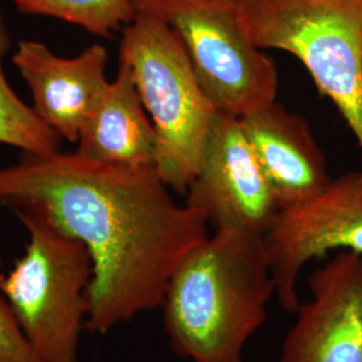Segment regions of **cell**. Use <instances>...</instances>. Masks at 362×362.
I'll use <instances>...</instances> for the list:
<instances>
[{
  "label": "cell",
  "instance_id": "cell-2",
  "mask_svg": "<svg viewBox=\"0 0 362 362\" xmlns=\"http://www.w3.org/2000/svg\"><path fill=\"white\" fill-rule=\"evenodd\" d=\"M274 296L264 233L215 230L169 281L161 306L169 345L191 362H243Z\"/></svg>",
  "mask_w": 362,
  "mask_h": 362
},
{
  "label": "cell",
  "instance_id": "cell-11",
  "mask_svg": "<svg viewBox=\"0 0 362 362\" xmlns=\"http://www.w3.org/2000/svg\"><path fill=\"white\" fill-rule=\"evenodd\" d=\"M239 121L281 209L310 199L332 180L303 117L274 101Z\"/></svg>",
  "mask_w": 362,
  "mask_h": 362
},
{
  "label": "cell",
  "instance_id": "cell-10",
  "mask_svg": "<svg viewBox=\"0 0 362 362\" xmlns=\"http://www.w3.org/2000/svg\"><path fill=\"white\" fill-rule=\"evenodd\" d=\"M13 62L31 90L35 115L59 137L77 143L107 82L104 46L94 43L74 58H62L42 42L21 40Z\"/></svg>",
  "mask_w": 362,
  "mask_h": 362
},
{
  "label": "cell",
  "instance_id": "cell-3",
  "mask_svg": "<svg viewBox=\"0 0 362 362\" xmlns=\"http://www.w3.org/2000/svg\"><path fill=\"white\" fill-rule=\"evenodd\" d=\"M119 62L129 67L155 127L157 173L170 189L187 192L219 110L200 86L177 33L153 15L136 13L122 28Z\"/></svg>",
  "mask_w": 362,
  "mask_h": 362
},
{
  "label": "cell",
  "instance_id": "cell-12",
  "mask_svg": "<svg viewBox=\"0 0 362 362\" xmlns=\"http://www.w3.org/2000/svg\"><path fill=\"white\" fill-rule=\"evenodd\" d=\"M78 155L91 161L119 167H156V130L136 88L129 67L119 62L113 81H107L86 118Z\"/></svg>",
  "mask_w": 362,
  "mask_h": 362
},
{
  "label": "cell",
  "instance_id": "cell-13",
  "mask_svg": "<svg viewBox=\"0 0 362 362\" xmlns=\"http://www.w3.org/2000/svg\"><path fill=\"white\" fill-rule=\"evenodd\" d=\"M10 47V35L0 13V144L11 145L25 155H49L58 151L59 136L25 104L4 74V55Z\"/></svg>",
  "mask_w": 362,
  "mask_h": 362
},
{
  "label": "cell",
  "instance_id": "cell-14",
  "mask_svg": "<svg viewBox=\"0 0 362 362\" xmlns=\"http://www.w3.org/2000/svg\"><path fill=\"white\" fill-rule=\"evenodd\" d=\"M21 13L50 16L110 37L136 16L134 0H13Z\"/></svg>",
  "mask_w": 362,
  "mask_h": 362
},
{
  "label": "cell",
  "instance_id": "cell-9",
  "mask_svg": "<svg viewBox=\"0 0 362 362\" xmlns=\"http://www.w3.org/2000/svg\"><path fill=\"white\" fill-rule=\"evenodd\" d=\"M281 362H362V254L339 251L309 281Z\"/></svg>",
  "mask_w": 362,
  "mask_h": 362
},
{
  "label": "cell",
  "instance_id": "cell-8",
  "mask_svg": "<svg viewBox=\"0 0 362 362\" xmlns=\"http://www.w3.org/2000/svg\"><path fill=\"white\" fill-rule=\"evenodd\" d=\"M185 204L215 230L266 233L281 208L247 141L239 118L220 113Z\"/></svg>",
  "mask_w": 362,
  "mask_h": 362
},
{
  "label": "cell",
  "instance_id": "cell-1",
  "mask_svg": "<svg viewBox=\"0 0 362 362\" xmlns=\"http://www.w3.org/2000/svg\"><path fill=\"white\" fill-rule=\"evenodd\" d=\"M156 167H119L59 151L0 169V203L42 215L93 260L86 327L104 334L163 306L172 275L208 220L170 196Z\"/></svg>",
  "mask_w": 362,
  "mask_h": 362
},
{
  "label": "cell",
  "instance_id": "cell-4",
  "mask_svg": "<svg viewBox=\"0 0 362 362\" xmlns=\"http://www.w3.org/2000/svg\"><path fill=\"white\" fill-rule=\"evenodd\" d=\"M238 15L257 47L288 52L305 66L362 156V0H239Z\"/></svg>",
  "mask_w": 362,
  "mask_h": 362
},
{
  "label": "cell",
  "instance_id": "cell-7",
  "mask_svg": "<svg viewBox=\"0 0 362 362\" xmlns=\"http://www.w3.org/2000/svg\"><path fill=\"white\" fill-rule=\"evenodd\" d=\"M264 238L276 298L296 313L298 276L311 259L333 250L362 254V170L332 179L310 199L281 209Z\"/></svg>",
  "mask_w": 362,
  "mask_h": 362
},
{
  "label": "cell",
  "instance_id": "cell-6",
  "mask_svg": "<svg viewBox=\"0 0 362 362\" xmlns=\"http://www.w3.org/2000/svg\"><path fill=\"white\" fill-rule=\"evenodd\" d=\"M239 0H134L136 13L172 27L211 103L242 118L276 101L279 74L272 58L246 35Z\"/></svg>",
  "mask_w": 362,
  "mask_h": 362
},
{
  "label": "cell",
  "instance_id": "cell-15",
  "mask_svg": "<svg viewBox=\"0 0 362 362\" xmlns=\"http://www.w3.org/2000/svg\"><path fill=\"white\" fill-rule=\"evenodd\" d=\"M0 362H40L6 298L0 297Z\"/></svg>",
  "mask_w": 362,
  "mask_h": 362
},
{
  "label": "cell",
  "instance_id": "cell-5",
  "mask_svg": "<svg viewBox=\"0 0 362 362\" xmlns=\"http://www.w3.org/2000/svg\"><path fill=\"white\" fill-rule=\"evenodd\" d=\"M15 212L26 227L28 243L11 272L0 275V291L39 361L77 362L89 313L90 254L37 212Z\"/></svg>",
  "mask_w": 362,
  "mask_h": 362
}]
</instances>
